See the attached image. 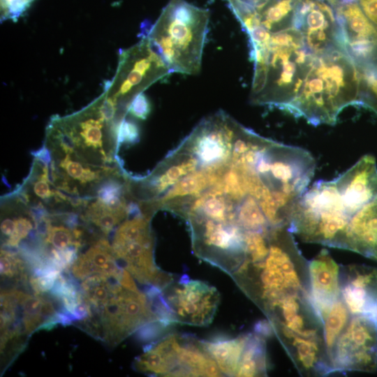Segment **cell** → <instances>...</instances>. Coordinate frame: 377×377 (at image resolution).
<instances>
[{"label": "cell", "mask_w": 377, "mask_h": 377, "mask_svg": "<svg viewBox=\"0 0 377 377\" xmlns=\"http://www.w3.org/2000/svg\"><path fill=\"white\" fill-rule=\"evenodd\" d=\"M376 198V160L364 155L338 177L307 188L293 209L288 229L304 242L346 249L351 223Z\"/></svg>", "instance_id": "cell-1"}, {"label": "cell", "mask_w": 377, "mask_h": 377, "mask_svg": "<svg viewBox=\"0 0 377 377\" xmlns=\"http://www.w3.org/2000/svg\"><path fill=\"white\" fill-rule=\"evenodd\" d=\"M287 227L272 228L269 246L258 260H243L230 275L239 288L265 313L281 299L310 295L309 263Z\"/></svg>", "instance_id": "cell-2"}, {"label": "cell", "mask_w": 377, "mask_h": 377, "mask_svg": "<svg viewBox=\"0 0 377 377\" xmlns=\"http://www.w3.org/2000/svg\"><path fill=\"white\" fill-rule=\"evenodd\" d=\"M312 57L301 34L293 28L270 34L265 43L251 46V103L286 110L297 96Z\"/></svg>", "instance_id": "cell-3"}, {"label": "cell", "mask_w": 377, "mask_h": 377, "mask_svg": "<svg viewBox=\"0 0 377 377\" xmlns=\"http://www.w3.org/2000/svg\"><path fill=\"white\" fill-rule=\"evenodd\" d=\"M360 86L358 68L343 50L313 55L302 87L285 111L314 126L333 125L343 108L359 104Z\"/></svg>", "instance_id": "cell-4"}, {"label": "cell", "mask_w": 377, "mask_h": 377, "mask_svg": "<svg viewBox=\"0 0 377 377\" xmlns=\"http://www.w3.org/2000/svg\"><path fill=\"white\" fill-rule=\"evenodd\" d=\"M209 11L185 0H170L147 37L150 49L170 73L198 74L209 30Z\"/></svg>", "instance_id": "cell-5"}, {"label": "cell", "mask_w": 377, "mask_h": 377, "mask_svg": "<svg viewBox=\"0 0 377 377\" xmlns=\"http://www.w3.org/2000/svg\"><path fill=\"white\" fill-rule=\"evenodd\" d=\"M112 248L117 259L123 262L124 267L140 283L162 290L175 280L154 262V238L147 216L138 214L120 224Z\"/></svg>", "instance_id": "cell-6"}, {"label": "cell", "mask_w": 377, "mask_h": 377, "mask_svg": "<svg viewBox=\"0 0 377 377\" xmlns=\"http://www.w3.org/2000/svg\"><path fill=\"white\" fill-rule=\"evenodd\" d=\"M186 218L195 255L230 276L244 258V231L230 223L195 215Z\"/></svg>", "instance_id": "cell-7"}, {"label": "cell", "mask_w": 377, "mask_h": 377, "mask_svg": "<svg viewBox=\"0 0 377 377\" xmlns=\"http://www.w3.org/2000/svg\"><path fill=\"white\" fill-rule=\"evenodd\" d=\"M333 372L377 371V323L367 315H353L334 348Z\"/></svg>", "instance_id": "cell-8"}, {"label": "cell", "mask_w": 377, "mask_h": 377, "mask_svg": "<svg viewBox=\"0 0 377 377\" xmlns=\"http://www.w3.org/2000/svg\"><path fill=\"white\" fill-rule=\"evenodd\" d=\"M176 323L207 326L214 319L220 302L216 288L186 276L161 290Z\"/></svg>", "instance_id": "cell-9"}, {"label": "cell", "mask_w": 377, "mask_h": 377, "mask_svg": "<svg viewBox=\"0 0 377 377\" xmlns=\"http://www.w3.org/2000/svg\"><path fill=\"white\" fill-rule=\"evenodd\" d=\"M265 315L280 342L293 337L324 341L323 323L309 295H288L275 303Z\"/></svg>", "instance_id": "cell-10"}, {"label": "cell", "mask_w": 377, "mask_h": 377, "mask_svg": "<svg viewBox=\"0 0 377 377\" xmlns=\"http://www.w3.org/2000/svg\"><path fill=\"white\" fill-rule=\"evenodd\" d=\"M325 1L298 0L295 10L293 28L301 34L313 55L344 50L334 10Z\"/></svg>", "instance_id": "cell-11"}, {"label": "cell", "mask_w": 377, "mask_h": 377, "mask_svg": "<svg viewBox=\"0 0 377 377\" xmlns=\"http://www.w3.org/2000/svg\"><path fill=\"white\" fill-rule=\"evenodd\" d=\"M333 6L346 54L357 66L371 64L377 53V27L357 0H342Z\"/></svg>", "instance_id": "cell-12"}, {"label": "cell", "mask_w": 377, "mask_h": 377, "mask_svg": "<svg viewBox=\"0 0 377 377\" xmlns=\"http://www.w3.org/2000/svg\"><path fill=\"white\" fill-rule=\"evenodd\" d=\"M341 297L352 315H367L377 306V269L364 265L340 268Z\"/></svg>", "instance_id": "cell-13"}, {"label": "cell", "mask_w": 377, "mask_h": 377, "mask_svg": "<svg viewBox=\"0 0 377 377\" xmlns=\"http://www.w3.org/2000/svg\"><path fill=\"white\" fill-rule=\"evenodd\" d=\"M308 266L310 300L323 322L334 302L341 297L340 266L326 249L321 250Z\"/></svg>", "instance_id": "cell-14"}, {"label": "cell", "mask_w": 377, "mask_h": 377, "mask_svg": "<svg viewBox=\"0 0 377 377\" xmlns=\"http://www.w3.org/2000/svg\"><path fill=\"white\" fill-rule=\"evenodd\" d=\"M180 334L169 333L151 343L134 363L135 368L156 376H176L179 369Z\"/></svg>", "instance_id": "cell-15"}, {"label": "cell", "mask_w": 377, "mask_h": 377, "mask_svg": "<svg viewBox=\"0 0 377 377\" xmlns=\"http://www.w3.org/2000/svg\"><path fill=\"white\" fill-rule=\"evenodd\" d=\"M71 267L73 276L80 280L92 274L115 277L119 280L124 269L117 264L112 246L105 239L95 242L76 258Z\"/></svg>", "instance_id": "cell-16"}, {"label": "cell", "mask_w": 377, "mask_h": 377, "mask_svg": "<svg viewBox=\"0 0 377 377\" xmlns=\"http://www.w3.org/2000/svg\"><path fill=\"white\" fill-rule=\"evenodd\" d=\"M178 359L179 369L176 376H223L202 341L193 336L180 334Z\"/></svg>", "instance_id": "cell-17"}, {"label": "cell", "mask_w": 377, "mask_h": 377, "mask_svg": "<svg viewBox=\"0 0 377 377\" xmlns=\"http://www.w3.org/2000/svg\"><path fill=\"white\" fill-rule=\"evenodd\" d=\"M347 250L377 261V198L352 223L348 231Z\"/></svg>", "instance_id": "cell-18"}, {"label": "cell", "mask_w": 377, "mask_h": 377, "mask_svg": "<svg viewBox=\"0 0 377 377\" xmlns=\"http://www.w3.org/2000/svg\"><path fill=\"white\" fill-rule=\"evenodd\" d=\"M250 334L251 333H245L232 338L219 336L202 341L223 376H235Z\"/></svg>", "instance_id": "cell-19"}, {"label": "cell", "mask_w": 377, "mask_h": 377, "mask_svg": "<svg viewBox=\"0 0 377 377\" xmlns=\"http://www.w3.org/2000/svg\"><path fill=\"white\" fill-rule=\"evenodd\" d=\"M267 371L265 337L251 333L241 357L235 376H265Z\"/></svg>", "instance_id": "cell-20"}, {"label": "cell", "mask_w": 377, "mask_h": 377, "mask_svg": "<svg viewBox=\"0 0 377 377\" xmlns=\"http://www.w3.org/2000/svg\"><path fill=\"white\" fill-rule=\"evenodd\" d=\"M352 316L341 297L334 302L323 322L324 343L330 364L335 344Z\"/></svg>", "instance_id": "cell-21"}, {"label": "cell", "mask_w": 377, "mask_h": 377, "mask_svg": "<svg viewBox=\"0 0 377 377\" xmlns=\"http://www.w3.org/2000/svg\"><path fill=\"white\" fill-rule=\"evenodd\" d=\"M198 163L197 159L193 156L179 158L171 162L168 166H165V169L152 177L149 183V190L152 191V195L161 193L184 177L198 170Z\"/></svg>", "instance_id": "cell-22"}, {"label": "cell", "mask_w": 377, "mask_h": 377, "mask_svg": "<svg viewBox=\"0 0 377 377\" xmlns=\"http://www.w3.org/2000/svg\"><path fill=\"white\" fill-rule=\"evenodd\" d=\"M52 219L47 223V230L43 236V241L45 244H49L53 248L52 249L62 251L70 248L79 249L81 246L80 239L75 232V228H67L63 225L52 226Z\"/></svg>", "instance_id": "cell-23"}, {"label": "cell", "mask_w": 377, "mask_h": 377, "mask_svg": "<svg viewBox=\"0 0 377 377\" xmlns=\"http://www.w3.org/2000/svg\"><path fill=\"white\" fill-rule=\"evenodd\" d=\"M14 221V230L12 234L6 238V245L11 248H17L22 240L30 235L33 229V222H34L32 212L25 209L24 215L21 214L18 216L11 214Z\"/></svg>", "instance_id": "cell-24"}, {"label": "cell", "mask_w": 377, "mask_h": 377, "mask_svg": "<svg viewBox=\"0 0 377 377\" xmlns=\"http://www.w3.org/2000/svg\"><path fill=\"white\" fill-rule=\"evenodd\" d=\"M1 275L8 278L27 279L26 267L24 262L14 253L1 251Z\"/></svg>", "instance_id": "cell-25"}, {"label": "cell", "mask_w": 377, "mask_h": 377, "mask_svg": "<svg viewBox=\"0 0 377 377\" xmlns=\"http://www.w3.org/2000/svg\"><path fill=\"white\" fill-rule=\"evenodd\" d=\"M116 135L117 144H131L138 140L140 131L135 122L122 119L117 124Z\"/></svg>", "instance_id": "cell-26"}, {"label": "cell", "mask_w": 377, "mask_h": 377, "mask_svg": "<svg viewBox=\"0 0 377 377\" xmlns=\"http://www.w3.org/2000/svg\"><path fill=\"white\" fill-rule=\"evenodd\" d=\"M128 110L133 116L145 119L151 112V104L147 96L140 92L131 101Z\"/></svg>", "instance_id": "cell-27"}, {"label": "cell", "mask_w": 377, "mask_h": 377, "mask_svg": "<svg viewBox=\"0 0 377 377\" xmlns=\"http://www.w3.org/2000/svg\"><path fill=\"white\" fill-rule=\"evenodd\" d=\"M116 99L114 98H105L98 108V112L107 121H111L116 111Z\"/></svg>", "instance_id": "cell-28"}, {"label": "cell", "mask_w": 377, "mask_h": 377, "mask_svg": "<svg viewBox=\"0 0 377 377\" xmlns=\"http://www.w3.org/2000/svg\"><path fill=\"white\" fill-rule=\"evenodd\" d=\"M366 16L377 27V0H357Z\"/></svg>", "instance_id": "cell-29"}]
</instances>
